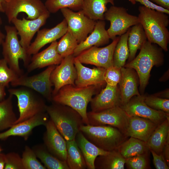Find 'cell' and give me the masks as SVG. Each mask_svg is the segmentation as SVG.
<instances>
[{"label":"cell","instance_id":"6da1fadb","mask_svg":"<svg viewBox=\"0 0 169 169\" xmlns=\"http://www.w3.org/2000/svg\"><path fill=\"white\" fill-rule=\"evenodd\" d=\"M139 22L146 33L147 40L158 45L165 51H168L169 42L168 16L166 14L147 8H138Z\"/></svg>","mask_w":169,"mask_h":169},{"label":"cell","instance_id":"7a4b0ae2","mask_svg":"<svg viewBox=\"0 0 169 169\" xmlns=\"http://www.w3.org/2000/svg\"><path fill=\"white\" fill-rule=\"evenodd\" d=\"M100 87L95 85L79 87L75 85H66L52 96V101L67 105L74 110L80 115L84 124L88 125L87 106L92 96L97 94Z\"/></svg>","mask_w":169,"mask_h":169},{"label":"cell","instance_id":"3957f363","mask_svg":"<svg viewBox=\"0 0 169 169\" xmlns=\"http://www.w3.org/2000/svg\"><path fill=\"white\" fill-rule=\"evenodd\" d=\"M157 45L146 40L142 46L138 55L124 66L136 70L139 77L140 90L142 94L148 84L152 67L160 66L164 61L163 49Z\"/></svg>","mask_w":169,"mask_h":169},{"label":"cell","instance_id":"277c9868","mask_svg":"<svg viewBox=\"0 0 169 169\" xmlns=\"http://www.w3.org/2000/svg\"><path fill=\"white\" fill-rule=\"evenodd\" d=\"M46 111L66 141L75 139L81 126L84 124L80 115L67 105L53 102L50 105H47Z\"/></svg>","mask_w":169,"mask_h":169},{"label":"cell","instance_id":"5b68a950","mask_svg":"<svg viewBox=\"0 0 169 169\" xmlns=\"http://www.w3.org/2000/svg\"><path fill=\"white\" fill-rule=\"evenodd\" d=\"M80 131L90 142L108 151L116 150L129 137L118 129L109 125H84Z\"/></svg>","mask_w":169,"mask_h":169},{"label":"cell","instance_id":"8992f818","mask_svg":"<svg viewBox=\"0 0 169 169\" xmlns=\"http://www.w3.org/2000/svg\"><path fill=\"white\" fill-rule=\"evenodd\" d=\"M8 91L9 94L15 95L18 100L19 115L14 124L27 120L37 114L46 112L47 105L41 95L34 90L21 86L10 89Z\"/></svg>","mask_w":169,"mask_h":169},{"label":"cell","instance_id":"52a82bcc","mask_svg":"<svg viewBox=\"0 0 169 169\" xmlns=\"http://www.w3.org/2000/svg\"><path fill=\"white\" fill-rule=\"evenodd\" d=\"M5 29L6 35L2 44L3 58L9 67L19 76L23 72L19 65V59L23 60L27 67L30 62L31 55L28 54L20 44L17 30L14 26L5 25Z\"/></svg>","mask_w":169,"mask_h":169},{"label":"cell","instance_id":"ba28073f","mask_svg":"<svg viewBox=\"0 0 169 169\" xmlns=\"http://www.w3.org/2000/svg\"><path fill=\"white\" fill-rule=\"evenodd\" d=\"M56 66H49L45 70L31 76L22 74L10 83L13 87L24 86L30 88L49 101H52L53 84L50 80L51 73Z\"/></svg>","mask_w":169,"mask_h":169},{"label":"cell","instance_id":"9c48e42d","mask_svg":"<svg viewBox=\"0 0 169 169\" xmlns=\"http://www.w3.org/2000/svg\"><path fill=\"white\" fill-rule=\"evenodd\" d=\"M105 20L110 22L107 30L110 39L113 40L117 35L120 36L131 26L140 23L138 16L129 14L126 9L112 5L104 14Z\"/></svg>","mask_w":169,"mask_h":169},{"label":"cell","instance_id":"30bf717a","mask_svg":"<svg viewBox=\"0 0 169 169\" xmlns=\"http://www.w3.org/2000/svg\"><path fill=\"white\" fill-rule=\"evenodd\" d=\"M67 24V31L77 39L78 44L84 41L93 31L96 21L86 16L81 9L75 12L67 8L60 9Z\"/></svg>","mask_w":169,"mask_h":169},{"label":"cell","instance_id":"8fae6325","mask_svg":"<svg viewBox=\"0 0 169 169\" xmlns=\"http://www.w3.org/2000/svg\"><path fill=\"white\" fill-rule=\"evenodd\" d=\"M87 116L90 125H110L118 129L125 135L130 116L120 106L98 112L90 111L87 112Z\"/></svg>","mask_w":169,"mask_h":169},{"label":"cell","instance_id":"7c38bea8","mask_svg":"<svg viewBox=\"0 0 169 169\" xmlns=\"http://www.w3.org/2000/svg\"><path fill=\"white\" fill-rule=\"evenodd\" d=\"M120 36L116 37L109 45L102 48L93 46L84 50L75 58L82 64L93 65L105 69L113 66V57Z\"/></svg>","mask_w":169,"mask_h":169},{"label":"cell","instance_id":"4fadbf2b","mask_svg":"<svg viewBox=\"0 0 169 169\" xmlns=\"http://www.w3.org/2000/svg\"><path fill=\"white\" fill-rule=\"evenodd\" d=\"M48 11L41 0H11L6 2L4 13L11 23L20 13L27 14V19L33 20Z\"/></svg>","mask_w":169,"mask_h":169},{"label":"cell","instance_id":"5bb4252c","mask_svg":"<svg viewBox=\"0 0 169 169\" xmlns=\"http://www.w3.org/2000/svg\"><path fill=\"white\" fill-rule=\"evenodd\" d=\"M144 95L134 96L126 104L120 107L129 116H136L147 119L158 125L169 118V114L148 106L144 102Z\"/></svg>","mask_w":169,"mask_h":169},{"label":"cell","instance_id":"9a60e30c","mask_svg":"<svg viewBox=\"0 0 169 169\" xmlns=\"http://www.w3.org/2000/svg\"><path fill=\"white\" fill-rule=\"evenodd\" d=\"M74 57L72 54L64 58L59 65L56 66L52 71L50 80L54 87L52 96L64 85H75L77 73L74 64Z\"/></svg>","mask_w":169,"mask_h":169},{"label":"cell","instance_id":"2e32d148","mask_svg":"<svg viewBox=\"0 0 169 169\" xmlns=\"http://www.w3.org/2000/svg\"><path fill=\"white\" fill-rule=\"evenodd\" d=\"M50 13L48 11L33 20L28 19L24 17L21 19L17 17L12 20L11 23L14 25L18 35L20 37V44L27 51L33 37L40 28L45 24L50 16Z\"/></svg>","mask_w":169,"mask_h":169},{"label":"cell","instance_id":"e0dca14e","mask_svg":"<svg viewBox=\"0 0 169 169\" xmlns=\"http://www.w3.org/2000/svg\"><path fill=\"white\" fill-rule=\"evenodd\" d=\"M44 136L45 147L53 155L64 161L67 158L66 141L59 132L50 119L45 125Z\"/></svg>","mask_w":169,"mask_h":169},{"label":"cell","instance_id":"ac0fdd59","mask_svg":"<svg viewBox=\"0 0 169 169\" xmlns=\"http://www.w3.org/2000/svg\"><path fill=\"white\" fill-rule=\"evenodd\" d=\"M67 31V24L65 18L53 28L39 30L34 40L31 43L28 49L27 53L31 55L38 53L45 45L56 41Z\"/></svg>","mask_w":169,"mask_h":169},{"label":"cell","instance_id":"d6986e66","mask_svg":"<svg viewBox=\"0 0 169 169\" xmlns=\"http://www.w3.org/2000/svg\"><path fill=\"white\" fill-rule=\"evenodd\" d=\"M74 64L77 73L75 81L76 86L84 87L95 85L101 87L105 83L104 80L105 69L98 67L93 69L87 68L83 65L75 57Z\"/></svg>","mask_w":169,"mask_h":169},{"label":"cell","instance_id":"ffe728a7","mask_svg":"<svg viewBox=\"0 0 169 169\" xmlns=\"http://www.w3.org/2000/svg\"><path fill=\"white\" fill-rule=\"evenodd\" d=\"M90 102L91 111L94 112L120 106L121 100L119 86L106 84L105 87L92 98Z\"/></svg>","mask_w":169,"mask_h":169},{"label":"cell","instance_id":"44dd1931","mask_svg":"<svg viewBox=\"0 0 169 169\" xmlns=\"http://www.w3.org/2000/svg\"><path fill=\"white\" fill-rule=\"evenodd\" d=\"M46 112L37 114L22 122L13 125L8 130L0 133V140L6 139L10 136H18L27 140L35 127L45 125L49 120Z\"/></svg>","mask_w":169,"mask_h":169},{"label":"cell","instance_id":"7402d4cb","mask_svg":"<svg viewBox=\"0 0 169 169\" xmlns=\"http://www.w3.org/2000/svg\"><path fill=\"white\" fill-rule=\"evenodd\" d=\"M57 41L53 42L45 49L33 54L26 67L28 72L30 73L37 69L59 64L64 58L57 51Z\"/></svg>","mask_w":169,"mask_h":169},{"label":"cell","instance_id":"603a6c76","mask_svg":"<svg viewBox=\"0 0 169 169\" xmlns=\"http://www.w3.org/2000/svg\"><path fill=\"white\" fill-rule=\"evenodd\" d=\"M121 78L119 84L122 105L126 104L133 96L140 94L138 89L139 78L135 70L124 67H121Z\"/></svg>","mask_w":169,"mask_h":169},{"label":"cell","instance_id":"cb8c5ba5","mask_svg":"<svg viewBox=\"0 0 169 169\" xmlns=\"http://www.w3.org/2000/svg\"><path fill=\"white\" fill-rule=\"evenodd\" d=\"M158 125L147 119L130 116L125 135L146 142Z\"/></svg>","mask_w":169,"mask_h":169},{"label":"cell","instance_id":"d4e9b609","mask_svg":"<svg viewBox=\"0 0 169 169\" xmlns=\"http://www.w3.org/2000/svg\"><path fill=\"white\" fill-rule=\"evenodd\" d=\"M105 27L104 20H97L90 34L84 41L78 44L74 51V56L76 57L82 51L93 46L99 47L108 44L110 38Z\"/></svg>","mask_w":169,"mask_h":169},{"label":"cell","instance_id":"484cf974","mask_svg":"<svg viewBox=\"0 0 169 169\" xmlns=\"http://www.w3.org/2000/svg\"><path fill=\"white\" fill-rule=\"evenodd\" d=\"M75 140L83 155L87 169H95V161L96 157L106 155L109 152L99 148L90 142L80 131L76 135Z\"/></svg>","mask_w":169,"mask_h":169},{"label":"cell","instance_id":"4316f807","mask_svg":"<svg viewBox=\"0 0 169 169\" xmlns=\"http://www.w3.org/2000/svg\"><path fill=\"white\" fill-rule=\"evenodd\" d=\"M169 136V118L158 125L146 142L149 150L157 154L163 151L167 139Z\"/></svg>","mask_w":169,"mask_h":169},{"label":"cell","instance_id":"83f0119b","mask_svg":"<svg viewBox=\"0 0 169 169\" xmlns=\"http://www.w3.org/2000/svg\"><path fill=\"white\" fill-rule=\"evenodd\" d=\"M109 3L114 5V0H84L82 10L92 19L105 20L104 14L108 10Z\"/></svg>","mask_w":169,"mask_h":169},{"label":"cell","instance_id":"f1b7e54d","mask_svg":"<svg viewBox=\"0 0 169 169\" xmlns=\"http://www.w3.org/2000/svg\"><path fill=\"white\" fill-rule=\"evenodd\" d=\"M125 162V159L116 149L97 156L95 166L96 169H124Z\"/></svg>","mask_w":169,"mask_h":169},{"label":"cell","instance_id":"f546056e","mask_svg":"<svg viewBox=\"0 0 169 169\" xmlns=\"http://www.w3.org/2000/svg\"><path fill=\"white\" fill-rule=\"evenodd\" d=\"M117 150L125 159L149 152L146 142L130 137L122 143Z\"/></svg>","mask_w":169,"mask_h":169},{"label":"cell","instance_id":"4dcf8cb0","mask_svg":"<svg viewBox=\"0 0 169 169\" xmlns=\"http://www.w3.org/2000/svg\"><path fill=\"white\" fill-rule=\"evenodd\" d=\"M147 39L146 33L141 24L134 25L130 28L128 39L129 51L128 62L134 59L137 50L140 49Z\"/></svg>","mask_w":169,"mask_h":169},{"label":"cell","instance_id":"1f68e13d","mask_svg":"<svg viewBox=\"0 0 169 169\" xmlns=\"http://www.w3.org/2000/svg\"><path fill=\"white\" fill-rule=\"evenodd\" d=\"M66 162L69 169L87 168L85 159L75 140L66 141Z\"/></svg>","mask_w":169,"mask_h":169},{"label":"cell","instance_id":"d6a6232c","mask_svg":"<svg viewBox=\"0 0 169 169\" xmlns=\"http://www.w3.org/2000/svg\"><path fill=\"white\" fill-rule=\"evenodd\" d=\"M13 96L9 94L6 99L0 102V131L10 128L18 119L13 110Z\"/></svg>","mask_w":169,"mask_h":169},{"label":"cell","instance_id":"836d02e7","mask_svg":"<svg viewBox=\"0 0 169 169\" xmlns=\"http://www.w3.org/2000/svg\"><path fill=\"white\" fill-rule=\"evenodd\" d=\"M130 28L120 38L115 47L113 57V66L119 68L124 66L128 58L129 51L128 39Z\"/></svg>","mask_w":169,"mask_h":169},{"label":"cell","instance_id":"e575fe53","mask_svg":"<svg viewBox=\"0 0 169 169\" xmlns=\"http://www.w3.org/2000/svg\"><path fill=\"white\" fill-rule=\"evenodd\" d=\"M37 156L49 169H69L66 161L61 160L51 154L46 147L40 146L34 151Z\"/></svg>","mask_w":169,"mask_h":169},{"label":"cell","instance_id":"d590c367","mask_svg":"<svg viewBox=\"0 0 169 169\" xmlns=\"http://www.w3.org/2000/svg\"><path fill=\"white\" fill-rule=\"evenodd\" d=\"M84 0H46L44 4L50 13H55L67 8L75 11L82 9Z\"/></svg>","mask_w":169,"mask_h":169},{"label":"cell","instance_id":"8d00e7d4","mask_svg":"<svg viewBox=\"0 0 169 169\" xmlns=\"http://www.w3.org/2000/svg\"><path fill=\"white\" fill-rule=\"evenodd\" d=\"M78 43L75 38L69 31L61 37L57 45V50L63 58L73 54Z\"/></svg>","mask_w":169,"mask_h":169},{"label":"cell","instance_id":"74e56055","mask_svg":"<svg viewBox=\"0 0 169 169\" xmlns=\"http://www.w3.org/2000/svg\"><path fill=\"white\" fill-rule=\"evenodd\" d=\"M34 150L26 146L22 157L24 169H46L45 167L37 158Z\"/></svg>","mask_w":169,"mask_h":169},{"label":"cell","instance_id":"f35d334b","mask_svg":"<svg viewBox=\"0 0 169 169\" xmlns=\"http://www.w3.org/2000/svg\"><path fill=\"white\" fill-rule=\"evenodd\" d=\"M19 76L8 66L3 58L0 59V85L8 87L9 83L16 79Z\"/></svg>","mask_w":169,"mask_h":169},{"label":"cell","instance_id":"ab89813d","mask_svg":"<svg viewBox=\"0 0 169 169\" xmlns=\"http://www.w3.org/2000/svg\"><path fill=\"white\" fill-rule=\"evenodd\" d=\"M149 152L125 159V165L129 169L150 168Z\"/></svg>","mask_w":169,"mask_h":169},{"label":"cell","instance_id":"60d3db41","mask_svg":"<svg viewBox=\"0 0 169 169\" xmlns=\"http://www.w3.org/2000/svg\"><path fill=\"white\" fill-rule=\"evenodd\" d=\"M144 101L150 108L169 114V100L154 95H144Z\"/></svg>","mask_w":169,"mask_h":169},{"label":"cell","instance_id":"b9f144b4","mask_svg":"<svg viewBox=\"0 0 169 169\" xmlns=\"http://www.w3.org/2000/svg\"><path fill=\"white\" fill-rule=\"evenodd\" d=\"M121 68L112 66L106 69L104 80L107 84L112 86L117 85L121 78Z\"/></svg>","mask_w":169,"mask_h":169},{"label":"cell","instance_id":"7bdbcfd3","mask_svg":"<svg viewBox=\"0 0 169 169\" xmlns=\"http://www.w3.org/2000/svg\"><path fill=\"white\" fill-rule=\"evenodd\" d=\"M5 169H23L22 158L15 152L9 153L5 155Z\"/></svg>","mask_w":169,"mask_h":169},{"label":"cell","instance_id":"ee69618b","mask_svg":"<svg viewBox=\"0 0 169 169\" xmlns=\"http://www.w3.org/2000/svg\"><path fill=\"white\" fill-rule=\"evenodd\" d=\"M153 157V161L156 169H169V167L165 160L163 152L157 154L151 150H149Z\"/></svg>","mask_w":169,"mask_h":169},{"label":"cell","instance_id":"f6af8a7d","mask_svg":"<svg viewBox=\"0 0 169 169\" xmlns=\"http://www.w3.org/2000/svg\"><path fill=\"white\" fill-rule=\"evenodd\" d=\"M136 2H138L143 6L150 9L158 11L169 14V10L166 9L159 6L149 0H135Z\"/></svg>","mask_w":169,"mask_h":169},{"label":"cell","instance_id":"bcb514c9","mask_svg":"<svg viewBox=\"0 0 169 169\" xmlns=\"http://www.w3.org/2000/svg\"><path fill=\"white\" fill-rule=\"evenodd\" d=\"M163 153L165 160L168 165L169 164V136L168 137L164 146Z\"/></svg>","mask_w":169,"mask_h":169},{"label":"cell","instance_id":"7dc6e473","mask_svg":"<svg viewBox=\"0 0 169 169\" xmlns=\"http://www.w3.org/2000/svg\"><path fill=\"white\" fill-rule=\"evenodd\" d=\"M166 9L169 10V0H150Z\"/></svg>","mask_w":169,"mask_h":169},{"label":"cell","instance_id":"c3c4849f","mask_svg":"<svg viewBox=\"0 0 169 169\" xmlns=\"http://www.w3.org/2000/svg\"><path fill=\"white\" fill-rule=\"evenodd\" d=\"M5 163V155L0 153V169H3L4 168Z\"/></svg>","mask_w":169,"mask_h":169},{"label":"cell","instance_id":"681fc988","mask_svg":"<svg viewBox=\"0 0 169 169\" xmlns=\"http://www.w3.org/2000/svg\"><path fill=\"white\" fill-rule=\"evenodd\" d=\"M5 87L0 85V102L4 100L6 96Z\"/></svg>","mask_w":169,"mask_h":169},{"label":"cell","instance_id":"f907efd6","mask_svg":"<svg viewBox=\"0 0 169 169\" xmlns=\"http://www.w3.org/2000/svg\"><path fill=\"white\" fill-rule=\"evenodd\" d=\"M6 3L4 0H0V12L4 13Z\"/></svg>","mask_w":169,"mask_h":169},{"label":"cell","instance_id":"816d5d0a","mask_svg":"<svg viewBox=\"0 0 169 169\" xmlns=\"http://www.w3.org/2000/svg\"><path fill=\"white\" fill-rule=\"evenodd\" d=\"M5 38V35L2 32L0 28V45L3 43Z\"/></svg>","mask_w":169,"mask_h":169},{"label":"cell","instance_id":"f5cc1de1","mask_svg":"<svg viewBox=\"0 0 169 169\" xmlns=\"http://www.w3.org/2000/svg\"><path fill=\"white\" fill-rule=\"evenodd\" d=\"M128 1L133 5L135 4L136 3L135 0H128Z\"/></svg>","mask_w":169,"mask_h":169},{"label":"cell","instance_id":"db71d44e","mask_svg":"<svg viewBox=\"0 0 169 169\" xmlns=\"http://www.w3.org/2000/svg\"><path fill=\"white\" fill-rule=\"evenodd\" d=\"M2 24V20L0 16V26Z\"/></svg>","mask_w":169,"mask_h":169},{"label":"cell","instance_id":"11a10c76","mask_svg":"<svg viewBox=\"0 0 169 169\" xmlns=\"http://www.w3.org/2000/svg\"><path fill=\"white\" fill-rule=\"evenodd\" d=\"M6 3L10 2L11 0H4Z\"/></svg>","mask_w":169,"mask_h":169},{"label":"cell","instance_id":"9f6ffc18","mask_svg":"<svg viewBox=\"0 0 169 169\" xmlns=\"http://www.w3.org/2000/svg\"><path fill=\"white\" fill-rule=\"evenodd\" d=\"M1 151H2V150H1V148L0 147V153L1 152Z\"/></svg>","mask_w":169,"mask_h":169}]
</instances>
